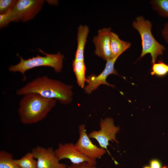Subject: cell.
I'll return each mask as SVG.
<instances>
[{
  "mask_svg": "<svg viewBox=\"0 0 168 168\" xmlns=\"http://www.w3.org/2000/svg\"><path fill=\"white\" fill-rule=\"evenodd\" d=\"M16 0H0V14H4L12 8Z\"/></svg>",
  "mask_w": 168,
  "mask_h": 168,
  "instance_id": "19",
  "label": "cell"
},
{
  "mask_svg": "<svg viewBox=\"0 0 168 168\" xmlns=\"http://www.w3.org/2000/svg\"><path fill=\"white\" fill-rule=\"evenodd\" d=\"M150 166L151 168H162L160 161L157 159H153L150 162Z\"/></svg>",
  "mask_w": 168,
  "mask_h": 168,
  "instance_id": "22",
  "label": "cell"
},
{
  "mask_svg": "<svg viewBox=\"0 0 168 168\" xmlns=\"http://www.w3.org/2000/svg\"><path fill=\"white\" fill-rule=\"evenodd\" d=\"M100 126L99 130L93 131L88 135L90 138L96 140L100 147L105 149L111 156L107 149V147L109 145V141L114 142L117 144L119 143L115 136L120 130V128L115 126L113 119L110 117L101 119Z\"/></svg>",
  "mask_w": 168,
  "mask_h": 168,
  "instance_id": "6",
  "label": "cell"
},
{
  "mask_svg": "<svg viewBox=\"0 0 168 168\" xmlns=\"http://www.w3.org/2000/svg\"><path fill=\"white\" fill-rule=\"evenodd\" d=\"M14 160L10 153L2 150L0 151V168H20Z\"/></svg>",
  "mask_w": 168,
  "mask_h": 168,
  "instance_id": "17",
  "label": "cell"
},
{
  "mask_svg": "<svg viewBox=\"0 0 168 168\" xmlns=\"http://www.w3.org/2000/svg\"><path fill=\"white\" fill-rule=\"evenodd\" d=\"M111 28H105L99 30L97 35L94 36L93 41L95 47V53L106 61L111 59L110 47Z\"/></svg>",
  "mask_w": 168,
  "mask_h": 168,
  "instance_id": "11",
  "label": "cell"
},
{
  "mask_svg": "<svg viewBox=\"0 0 168 168\" xmlns=\"http://www.w3.org/2000/svg\"><path fill=\"white\" fill-rule=\"evenodd\" d=\"M42 0H19L8 11L12 21L23 22L33 18L41 9L44 3Z\"/></svg>",
  "mask_w": 168,
  "mask_h": 168,
  "instance_id": "5",
  "label": "cell"
},
{
  "mask_svg": "<svg viewBox=\"0 0 168 168\" xmlns=\"http://www.w3.org/2000/svg\"><path fill=\"white\" fill-rule=\"evenodd\" d=\"M66 168H96L95 166L87 162H84L78 164H72Z\"/></svg>",
  "mask_w": 168,
  "mask_h": 168,
  "instance_id": "20",
  "label": "cell"
},
{
  "mask_svg": "<svg viewBox=\"0 0 168 168\" xmlns=\"http://www.w3.org/2000/svg\"><path fill=\"white\" fill-rule=\"evenodd\" d=\"M56 101L35 93L24 95L18 110L21 121L24 124H32L42 120L54 106Z\"/></svg>",
  "mask_w": 168,
  "mask_h": 168,
  "instance_id": "2",
  "label": "cell"
},
{
  "mask_svg": "<svg viewBox=\"0 0 168 168\" xmlns=\"http://www.w3.org/2000/svg\"><path fill=\"white\" fill-rule=\"evenodd\" d=\"M143 168H151L150 166H146L143 167Z\"/></svg>",
  "mask_w": 168,
  "mask_h": 168,
  "instance_id": "23",
  "label": "cell"
},
{
  "mask_svg": "<svg viewBox=\"0 0 168 168\" xmlns=\"http://www.w3.org/2000/svg\"><path fill=\"white\" fill-rule=\"evenodd\" d=\"M130 42L121 40L118 35L111 31L110 34V47L111 58L119 56L131 46Z\"/></svg>",
  "mask_w": 168,
  "mask_h": 168,
  "instance_id": "13",
  "label": "cell"
},
{
  "mask_svg": "<svg viewBox=\"0 0 168 168\" xmlns=\"http://www.w3.org/2000/svg\"><path fill=\"white\" fill-rule=\"evenodd\" d=\"M72 66L78 85L82 88H83L86 81L85 77L86 68L84 61H73Z\"/></svg>",
  "mask_w": 168,
  "mask_h": 168,
  "instance_id": "14",
  "label": "cell"
},
{
  "mask_svg": "<svg viewBox=\"0 0 168 168\" xmlns=\"http://www.w3.org/2000/svg\"><path fill=\"white\" fill-rule=\"evenodd\" d=\"M152 66L151 74L152 76H163L168 73V65L161 61L152 64Z\"/></svg>",
  "mask_w": 168,
  "mask_h": 168,
  "instance_id": "18",
  "label": "cell"
},
{
  "mask_svg": "<svg viewBox=\"0 0 168 168\" xmlns=\"http://www.w3.org/2000/svg\"><path fill=\"white\" fill-rule=\"evenodd\" d=\"M54 151L59 161L67 159L73 164L87 162L95 166L96 164V160L91 159L82 154L76 148L75 144L72 143H60Z\"/></svg>",
  "mask_w": 168,
  "mask_h": 168,
  "instance_id": "10",
  "label": "cell"
},
{
  "mask_svg": "<svg viewBox=\"0 0 168 168\" xmlns=\"http://www.w3.org/2000/svg\"><path fill=\"white\" fill-rule=\"evenodd\" d=\"M133 27L139 32L141 39L142 50L139 58L149 54L151 63H155L158 57L162 55L166 48L154 38L152 32V24L142 16H137L132 23Z\"/></svg>",
  "mask_w": 168,
  "mask_h": 168,
  "instance_id": "3",
  "label": "cell"
},
{
  "mask_svg": "<svg viewBox=\"0 0 168 168\" xmlns=\"http://www.w3.org/2000/svg\"><path fill=\"white\" fill-rule=\"evenodd\" d=\"M149 2L160 16L168 19V0H151Z\"/></svg>",
  "mask_w": 168,
  "mask_h": 168,
  "instance_id": "16",
  "label": "cell"
},
{
  "mask_svg": "<svg viewBox=\"0 0 168 168\" xmlns=\"http://www.w3.org/2000/svg\"><path fill=\"white\" fill-rule=\"evenodd\" d=\"M31 152H28L21 158L14 159V162L20 168H37V160Z\"/></svg>",
  "mask_w": 168,
  "mask_h": 168,
  "instance_id": "15",
  "label": "cell"
},
{
  "mask_svg": "<svg viewBox=\"0 0 168 168\" xmlns=\"http://www.w3.org/2000/svg\"><path fill=\"white\" fill-rule=\"evenodd\" d=\"M38 49L40 52L45 56H42L38 55L32 58L25 59L17 54L20 57V61L15 65L10 66L9 68V71L20 72L23 75L24 80L26 79L25 72L35 67L47 66L53 68L56 72H59L61 71L64 58L63 54L60 52L56 54H49L44 52L40 49Z\"/></svg>",
  "mask_w": 168,
  "mask_h": 168,
  "instance_id": "4",
  "label": "cell"
},
{
  "mask_svg": "<svg viewBox=\"0 0 168 168\" xmlns=\"http://www.w3.org/2000/svg\"><path fill=\"white\" fill-rule=\"evenodd\" d=\"M119 57L118 56L107 60L104 70L98 75L95 76L92 74L87 77L86 82L87 84L84 88L85 91L86 93L91 94L102 84L112 87L114 86V85L108 83L106 79L108 76L110 74L118 75L117 71L114 68V65Z\"/></svg>",
  "mask_w": 168,
  "mask_h": 168,
  "instance_id": "9",
  "label": "cell"
},
{
  "mask_svg": "<svg viewBox=\"0 0 168 168\" xmlns=\"http://www.w3.org/2000/svg\"><path fill=\"white\" fill-rule=\"evenodd\" d=\"M161 35L165 42L168 44V22L165 24L161 31Z\"/></svg>",
  "mask_w": 168,
  "mask_h": 168,
  "instance_id": "21",
  "label": "cell"
},
{
  "mask_svg": "<svg viewBox=\"0 0 168 168\" xmlns=\"http://www.w3.org/2000/svg\"><path fill=\"white\" fill-rule=\"evenodd\" d=\"M79 137L75 144L76 148L87 157L93 160L100 158L107 151L94 144L90 139L85 129V124L78 127Z\"/></svg>",
  "mask_w": 168,
  "mask_h": 168,
  "instance_id": "7",
  "label": "cell"
},
{
  "mask_svg": "<svg viewBox=\"0 0 168 168\" xmlns=\"http://www.w3.org/2000/svg\"><path fill=\"white\" fill-rule=\"evenodd\" d=\"M89 32L86 25H80L78 28L77 35V45L73 61H84V49Z\"/></svg>",
  "mask_w": 168,
  "mask_h": 168,
  "instance_id": "12",
  "label": "cell"
},
{
  "mask_svg": "<svg viewBox=\"0 0 168 168\" xmlns=\"http://www.w3.org/2000/svg\"><path fill=\"white\" fill-rule=\"evenodd\" d=\"M37 93L44 98L54 99L61 104L67 105L72 100V86L44 76L36 78L17 90L16 94L24 95Z\"/></svg>",
  "mask_w": 168,
  "mask_h": 168,
  "instance_id": "1",
  "label": "cell"
},
{
  "mask_svg": "<svg viewBox=\"0 0 168 168\" xmlns=\"http://www.w3.org/2000/svg\"><path fill=\"white\" fill-rule=\"evenodd\" d=\"M31 152L37 159V168H66L67 166L59 163L51 147L45 148L38 146L34 147Z\"/></svg>",
  "mask_w": 168,
  "mask_h": 168,
  "instance_id": "8",
  "label": "cell"
}]
</instances>
